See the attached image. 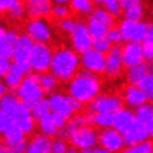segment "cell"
I'll use <instances>...</instances> for the list:
<instances>
[{
    "label": "cell",
    "instance_id": "cell-21",
    "mask_svg": "<svg viewBox=\"0 0 153 153\" xmlns=\"http://www.w3.org/2000/svg\"><path fill=\"white\" fill-rule=\"evenodd\" d=\"M25 153H52V140L51 136L40 132L35 135L27 143Z\"/></svg>",
    "mask_w": 153,
    "mask_h": 153
},
{
    "label": "cell",
    "instance_id": "cell-27",
    "mask_svg": "<svg viewBox=\"0 0 153 153\" xmlns=\"http://www.w3.org/2000/svg\"><path fill=\"white\" fill-rule=\"evenodd\" d=\"M25 75H27L22 69L18 66L17 64H12L8 69V71L4 75V82L8 86V88H17L22 82V79L25 78Z\"/></svg>",
    "mask_w": 153,
    "mask_h": 153
},
{
    "label": "cell",
    "instance_id": "cell-11",
    "mask_svg": "<svg viewBox=\"0 0 153 153\" xmlns=\"http://www.w3.org/2000/svg\"><path fill=\"white\" fill-rule=\"evenodd\" d=\"M26 34L35 43H48L52 39V30L43 18H31L26 24Z\"/></svg>",
    "mask_w": 153,
    "mask_h": 153
},
{
    "label": "cell",
    "instance_id": "cell-15",
    "mask_svg": "<svg viewBox=\"0 0 153 153\" xmlns=\"http://www.w3.org/2000/svg\"><path fill=\"white\" fill-rule=\"evenodd\" d=\"M3 137H4V145L7 148L10 149H16L18 145L25 143V135L26 134L22 131V128L18 126V123L14 120V117H12L8 122V125L5 126L4 131L1 132Z\"/></svg>",
    "mask_w": 153,
    "mask_h": 153
},
{
    "label": "cell",
    "instance_id": "cell-4",
    "mask_svg": "<svg viewBox=\"0 0 153 153\" xmlns=\"http://www.w3.org/2000/svg\"><path fill=\"white\" fill-rule=\"evenodd\" d=\"M49 105L51 110L64 116L65 118H71L78 110L82 109V102H79L71 95H64L61 92L49 94Z\"/></svg>",
    "mask_w": 153,
    "mask_h": 153
},
{
    "label": "cell",
    "instance_id": "cell-29",
    "mask_svg": "<svg viewBox=\"0 0 153 153\" xmlns=\"http://www.w3.org/2000/svg\"><path fill=\"white\" fill-rule=\"evenodd\" d=\"M87 26H88V30H90V33H91V35H92L94 39H99V38L106 36V34H108L109 29H110L109 25H106L105 22L92 17L91 14L88 16V20H87Z\"/></svg>",
    "mask_w": 153,
    "mask_h": 153
},
{
    "label": "cell",
    "instance_id": "cell-8",
    "mask_svg": "<svg viewBox=\"0 0 153 153\" xmlns=\"http://www.w3.org/2000/svg\"><path fill=\"white\" fill-rule=\"evenodd\" d=\"M70 40H71V47L75 52L82 53L86 52L87 49L92 48L94 44V38L91 35L88 26L87 24L82 21L76 22L75 29L70 33Z\"/></svg>",
    "mask_w": 153,
    "mask_h": 153
},
{
    "label": "cell",
    "instance_id": "cell-40",
    "mask_svg": "<svg viewBox=\"0 0 153 153\" xmlns=\"http://www.w3.org/2000/svg\"><path fill=\"white\" fill-rule=\"evenodd\" d=\"M69 13H70V9L66 4H55L52 5V12L51 14L57 20H62V18L69 17Z\"/></svg>",
    "mask_w": 153,
    "mask_h": 153
},
{
    "label": "cell",
    "instance_id": "cell-46",
    "mask_svg": "<svg viewBox=\"0 0 153 153\" xmlns=\"http://www.w3.org/2000/svg\"><path fill=\"white\" fill-rule=\"evenodd\" d=\"M14 1H16V0H0V13L8 12Z\"/></svg>",
    "mask_w": 153,
    "mask_h": 153
},
{
    "label": "cell",
    "instance_id": "cell-17",
    "mask_svg": "<svg viewBox=\"0 0 153 153\" xmlns=\"http://www.w3.org/2000/svg\"><path fill=\"white\" fill-rule=\"evenodd\" d=\"M122 59H123L125 66L127 68L143 62L145 60L143 43H139V42H126V44L122 47Z\"/></svg>",
    "mask_w": 153,
    "mask_h": 153
},
{
    "label": "cell",
    "instance_id": "cell-58",
    "mask_svg": "<svg viewBox=\"0 0 153 153\" xmlns=\"http://www.w3.org/2000/svg\"><path fill=\"white\" fill-rule=\"evenodd\" d=\"M92 1L95 3V4H102V1H104V0H92Z\"/></svg>",
    "mask_w": 153,
    "mask_h": 153
},
{
    "label": "cell",
    "instance_id": "cell-31",
    "mask_svg": "<svg viewBox=\"0 0 153 153\" xmlns=\"http://www.w3.org/2000/svg\"><path fill=\"white\" fill-rule=\"evenodd\" d=\"M30 110H31L33 116L35 120H40L42 117H44L45 114L51 112V105H49L48 99L42 97L39 100L34 101L33 104H30Z\"/></svg>",
    "mask_w": 153,
    "mask_h": 153
},
{
    "label": "cell",
    "instance_id": "cell-10",
    "mask_svg": "<svg viewBox=\"0 0 153 153\" xmlns=\"http://www.w3.org/2000/svg\"><path fill=\"white\" fill-rule=\"evenodd\" d=\"M99 144L101 147L109 149L110 152L117 153L123 151L126 141L123 135L118 130H116L114 127H106L102 128L99 134Z\"/></svg>",
    "mask_w": 153,
    "mask_h": 153
},
{
    "label": "cell",
    "instance_id": "cell-7",
    "mask_svg": "<svg viewBox=\"0 0 153 153\" xmlns=\"http://www.w3.org/2000/svg\"><path fill=\"white\" fill-rule=\"evenodd\" d=\"M70 144L76 149L94 148L99 143V134L92 127L87 125L79 126L69 134L68 136Z\"/></svg>",
    "mask_w": 153,
    "mask_h": 153
},
{
    "label": "cell",
    "instance_id": "cell-13",
    "mask_svg": "<svg viewBox=\"0 0 153 153\" xmlns=\"http://www.w3.org/2000/svg\"><path fill=\"white\" fill-rule=\"evenodd\" d=\"M66 120L68 118H65L64 116L51 110L48 114H45L44 117L38 120V122H39L40 131L43 134L48 136H55V135L57 136L60 130L66 126Z\"/></svg>",
    "mask_w": 153,
    "mask_h": 153
},
{
    "label": "cell",
    "instance_id": "cell-16",
    "mask_svg": "<svg viewBox=\"0 0 153 153\" xmlns=\"http://www.w3.org/2000/svg\"><path fill=\"white\" fill-rule=\"evenodd\" d=\"M123 59H122V48L118 45L110 48V51L106 53V61H105V74L110 78H116L122 74L123 70Z\"/></svg>",
    "mask_w": 153,
    "mask_h": 153
},
{
    "label": "cell",
    "instance_id": "cell-36",
    "mask_svg": "<svg viewBox=\"0 0 153 153\" xmlns=\"http://www.w3.org/2000/svg\"><path fill=\"white\" fill-rule=\"evenodd\" d=\"M8 14L14 20H20L24 17V14H26V3L24 0H16L13 3V5L9 8Z\"/></svg>",
    "mask_w": 153,
    "mask_h": 153
},
{
    "label": "cell",
    "instance_id": "cell-38",
    "mask_svg": "<svg viewBox=\"0 0 153 153\" xmlns=\"http://www.w3.org/2000/svg\"><path fill=\"white\" fill-rule=\"evenodd\" d=\"M139 86L148 94L149 101L153 104V73L152 71H149L148 74L145 75V78L139 83Z\"/></svg>",
    "mask_w": 153,
    "mask_h": 153
},
{
    "label": "cell",
    "instance_id": "cell-48",
    "mask_svg": "<svg viewBox=\"0 0 153 153\" xmlns=\"http://www.w3.org/2000/svg\"><path fill=\"white\" fill-rule=\"evenodd\" d=\"M145 42H153V24H148L147 34H145Z\"/></svg>",
    "mask_w": 153,
    "mask_h": 153
},
{
    "label": "cell",
    "instance_id": "cell-35",
    "mask_svg": "<svg viewBox=\"0 0 153 153\" xmlns=\"http://www.w3.org/2000/svg\"><path fill=\"white\" fill-rule=\"evenodd\" d=\"M123 16L127 20H134V21H141L144 16V7L141 3H137L131 8L123 10Z\"/></svg>",
    "mask_w": 153,
    "mask_h": 153
},
{
    "label": "cell",
    "instance_id": "cell-34",
    "mask_svg": "<svg viewBox=\"0 0 153 153\" xmlns=\"http://www.w3.org/2000/svg\"><path fill=\"white\" fill-rule=\"evenodd\" d=\"M122 153H153V144L151 141L145 140L139 144L128 145L127 148L122 151Z\"/></svg>",
    "mask_w": 153,
    "mask_h": 153
},
{
    "label": "cell",
    "instance_id": "cell-30",
    "mask_svg": "<svg viewBox=\"0 0 153 153\" xmlns=\"http://www.w3.org/2000/svg\"><path fill=\"white\" fill-rule=\"evenodd\" d=\"M113 116L114 113H104V112H99V113H94L92 114L88 113V122L92 123L97 127L101 128H106V127H112L113 126Z\"/></svg>",
    "mask_w": 153,
    "mask_h": 153
},
{
    "label": "cell",
    "instance_id": "cell-12",
    "mask_svg": "<svg viewBox=\"0 0 153 153\" xmlns=\"http://www.w3.org/2000/svg\"><path fill=\"white\" fill-rule=\"evenodd\" d=\"M105 61L106 56L104 52H100L94 47L87 49L81 56V64L86 70H90L95 74H100L105 71Z\"/></svg>",
    "mask_w": 153,
    "mask_h": 153
},
{
    "label": "cell",
    "instance_id": "cell-59",
    "mask_svg": "<svg viewBox=\"0 0 153 153\" xmlns=\"http://www.w3.org/2000/svg\"><path fill=\"white\" fill-rule=\"evenodd\" d=\"M1 113H3V112H1V109H0V116H1Z\"/></svg>",
    "mask_w": 153,
    "mask_h": 153
},
{
    "label": "cell",
    "instance_id": "cell-33",
    "mask_svg": "<svg viewBox=\"0 0 153 153\" xmlns=\"http://www.w3.org/2000/svg\"><path fill=\"white\" fill-rule=\"evenodd\" d=\"M40 85L43 87L44 92L53 94V91L56 90L57 85H59V79H57L52 73H49V74H42L40 75Z\"/></svg>",
    "mask_w": 153,
    "mask_h": 153
},
{
    "label": "cell",
    "instance_id": "cell-53",
    "mask_svg": "<svg viewBox=\"0 0 153 153\" xmlns=\"http://www.w3.org/2000/svg\"><path fill=\"white\" fill-rule=\"evenodd\" d=\"M25 3H40V1H48V0H24Z\"/></svg>",
    "mask_w": 153,
    "mask_h": 153
},
{
    "label": "cell",
    "instance_id": "cell-1",
    "mask_svg": "<svg viewBox=\"0 0 153 153\" xmlns=\"http://www.w3.org/2000/svg\"><path fill=\"white\" fill-rule=\"evenodd\" d=\"M69 95L79 102H91L100 92V81L97 75L90 70H82L73 76L69 82Z\"/></svg>",
    "mask_w": 153,
    "mask_h": 153
},
{
    "label": "cell",
    "instance_id": "cell-42",
    "mask_svg": "<svg viewBox=\"0 0 153 153\" xmlns=\"http://www.w3.org/2000/svg\"><path fill=\"white\" fill-rule=\"evenodd\" d=\"M76 22H78V21L73 20V18H70V17L62 18V20H60V29L62 30L64 33H68V34H70V33L73 31V30L75 29V26H76Z\"/></svg>",
    "mask_w": 153,
    "mask_h": 153
},
{
    "label": "cell",
    "instance_id": "cell-3",
    "mask_svg": "<svg viewBox=\"0 0 153 153\" xmlns=\"http://www.w3.org/2000/svg\"><path fill=\"white\" fill-rule=\"evenodd\" d=\"M16 95L26 104H33L34 101L42 99L44 95V90L40 85V75L27 74L16 88Z\"/></svg>",
    "mask_w": 153,
    "mask_h": 153
},
{
    "label": "cell",
    "instance_id": "cell-50",
    "mask_svg": "<svg viewBox=\"0 0 153 153\" xmlns=\"http://www.w3.org/2000/svg\"><path fill=\"white\" fill-rule=\"evenodd\" d=\"M7 90H8V86L5 85V82L0 81V97H1L4 94H7Z\"/></svg>",
    "mask_w": 153,
    "mask_h": 153
},
{
    "label": "cell",
    "instance_id": "cell-14",
    "mask_svg": "<svg viewBox=\"0 0 153 153\" xmlns=\"http://www.w3.org/2000/svg\"><path fill=\"white\" fill-rule=\"evenodd\" d=\"M122 108V100L116 95H97L90 102V109L94 113H116Z\"/></svg>",
    "mask_w": 153,
    "mask_h": 153
},
{
    "label": "cell",
    "instance_id": "cell-2",
    "mask_svg": "<svg viewBox=\"0 0 153 153\" xmlns=\"http://www.w3.org/2000/svg\"><path fill=\"white\" fill-rule=\"evenodd\" d=\"M81 65V57L78 52L70 48H61L53 53L49 70L59 81H70Z\"/></svg>",
    "mask_w": 153,
    "mask_h": 153
},
{
    "label": "cell",
    "instance_id": "cell-23",
    "mask_svg": "<svg viewBox=\"0 0 153 153\" xmlns=\"http://www.w3.org/2000/svg\"><path fill=\"white\" fill-rule=\"evenodd\" d=\"M149 135H151V134H149L148 130L145 128L140 122L136 121L135 125L123 134V137H125L126 145H134V144H139L141 141L148 140Z\"/></svg>",
    "mask_w": 153,
    "mask_h": 153
},
{
    "label": "cell",
    "instance_id": "cell-44",
    "mask_svg": "<svg viewBox=\"0 0 153 153\" xmlns=\"http://www.w3.org/2000/svg\"><path fill=\"white\" fill-rule=\"evenodd\" d=\"M143 51L145 60L152 61L153 60V42H143Z\"/></svg>",
    "mask_w": 153,
    "mask_h": 153
},
{
    "label": "cell",
    "instance_id": "cell-60",
    "mask_svg": "<svg viewBox=\"0 0 153 153\" xmlns=\"http://www.w3.org/2000/svg\"><path fill=\"white\" fill-rule=\"evenodd\" d=\"M152 137H153V134H152Z\"/></svg>",
    "mask_w": 153,
    "mask_h": 153
},
{
    "label": "cell",
    "instance_id": "cell-39",
    "mask_svg": "<svg viewBox=\"0 0 153 153\" xmlns=\"http://www.w3.org/2000/svg\"><path fill=\"white\" fill-rule=\"evenodd\" d=\"M106 38L112 42V44H116V45H118V44H121V43H123L125 42V38H123V35H122V31H121L120 26H118V27H116V26L110 27L108 34H106Z\"/></svg>",
    "mask_w": 153,
    "mask_h": 153
},
{
    "label": "cell",
    "instance_id": "cell-37",
    "mask_svg": "<svg viewBox=\"0 0 153 153\" xmlns=\"http://www.w3.org/2000/svg\"><path fill=\"white\" fill-rule=\"evenodd\" d=\"M102 5H104V8L114 17L120 16V14L123 12L122 5H121V0H104Z\"/></svg>",
    "mask_w": 153,
    "mask_h": 153
},
{
    "label": "cell",
    "instance_id": "cell-47",
    "mask_svg": "<svg viewBox=\"0 0 153 153\" xmlns=\"http://www.w3.org/2000/svg\"><path fill=\"white\" fill-rule=\"evenodd\" d=\"M137 3H141V0H121V5H122V9L126 10L128 8H131Z\"/></svg>",
    "mask_w": 153,
    "mask_h": 153
},
{
    "label": "cell",
    "instance_id": "cell-52",
    "mask_svg": "<svg viewBox=\"0 0 153 153\" xmlns=\"http://www.w3.org/2000/svg\"><path fill=\"white\" fill-rule=\"evenodd\" d=\"M79 153H92V148H83V149H79Z\"/></svg>",
    "mask_w": 153,
    "mask_h": 153
},
{
    "label": "cell",
    "instance_id": "cell-56",
    "mask_svg": "<svg viewBox=\"0 0 153 153\" xmlns=\"http://www.w3.org/2000/svg\"><path fill=\"white\" fill-rule=\"evenodd\" d=\"M65 153H79V152H76V149H68Z\"/></svg>",
    "mask_w": 153,
    "mask_h": 153
},
{
    "label": "cell",
    "instance_id": "cell-45",
    "mask_svg": "<svg viewBox=\"0 0 153 153\" xmlns=\"http://www.w3.org/2000/svg\"><path fill=\"white\" fill-rule=\"evenodd\" d=\"M10 60H7V59H0V78L5 75V73L8 71V69L10 66Z\"/></svg>",
    "mask_w": 153,
    "mask_h": 153
},
{
    "label": "cell",
    "instance_id": "cell-26",
    "mask_svg": "<svg viewBox=\"0 0 153 153\" xmlns=\"http://www.w3.org/2000/svg\"><path fill=\"white\" fill-rule=\"evenodd\" d=\"M21 100L16 94H4L0 97V109L3 113L9 114V116H14L21 105Z\"/></svg>",
    "mask_w": 153,
    "mask_h": 153
},
{
    "label": "cell",
    "instance_id": "cell-9",
    "mask_svg": "<svg viewBox=\"0 0 153 153\" xmlns=\"http://www.w3.org/2000/svg\"><path fill=\"white\" fill-rule=\"evenodd\" d=\"M148 24L143 21H134L125 18L121 21L120 29L122 31V35L125 38V42H139L143 43L145 39V34H147Z\"/></svg>",
    "mask_w": 153,
    "mask_h": 153
},
{
    "label": "cell",
    "instance_id": "cell-28",
    "mask_svg": "<svg viewBox=\"0 0 153 153\" xmlns=\"http://www.w3.org/2000/svg\"><path fill=\"white\" fill-rule=\"evenodd\" d=\"M149 73V66L144 62H140V64H136V65H132L127 69V74H126V78L130 85H139V83L143 81Z\"/></svg>",
    "mask_w": 153,
    "mask_h": 153
},
{
    "label": "cell",
    "instance_id": "cell-22",
    "mask_svg": "<svg viewBox=\"0 0 153 153\" xmlns=\"http://www.w3.org/2000/svg\"><path fill=\"white\" fill-rule=\"evenodd\" d=\"M18 39V34L13 30H5L0 38V59H13V49Z\"/></svg>",
    "mask_w": 153,
    "mask_h": 153
},
{
    "label": "cell",
    "instance_id": "cell-55",
    "mask_svg": "<svg viewBox=\"0 0 153 153\" xmlns=\"http://www.w3.org/2000/svg\"><path fill=\"white\" fill-rule=\"evenodd\" d=\"M4 153H17V152H16V151H13V149H10V148H7Z\"/></svg>",
    "mask_w": 153,
    "mask_h": 153
},
{
    "label": "cell",
    "instance_id": "cell-20",
    "mask_svg": "<svg viewBox=\"0 0 153 153\" xmlns=\"http://www.w3.org/2000/svg\"><path fill=\"white\" fill-rule=\"evenodd\" d=\"M13 117L26 135H29V134H31L34 131V127H35L34 120L35 118H34L31 110H30V104H26V102L22 101L20 108H18V110Z\"/></svg>",
    "mask_w": 153,
    "mask_h": 153
},
{
    "label": "cell",
    "instance_id": "cell-25",
    "mask_svg": "<svg viewBox=\"0 0 153 153\" xmlns=\"http://www.w3.org/2000/svg\"><path fill=\"white\" fill-rule=\"evenodd\" d=\"M136 120L137 122H140L145 128L149 131V134H153V104H148L145 102L144 105L136 108Z\"/></svg>",
    "mask_w": 153,
    "mask_h": 153
},
{
    "label": "cell",
    "instance_id": "cell-6",
    "mask_svg": "<svg viewBox=\"0 0 153 153\" xmlns=\"http://www.w3.org/2000/svg\"><path fill=\"white\" fill-rule=\"evenodd\" d=\"M53 52L47 43H34L31 56H30V65L35 73H45L49 70L52 62Z\"/></svg>",
    "mask_w": 153,
    "mask_h": 153
},
{
    "label": "cell",
    "instance_id": "cell-51",
    "mask_svg": "<svg viewBox=\"0 0 153 153\" xmlns=\"http://www.w3.org/2000/svg\"><path fill=\"white\" fill-rule=\"evenodd\" d=\"M55 4H69L70 0H52Z\"/></svg>",
    "mask_w": 153,
    "mask_h": 153
},
{
    "label": "cell",
    "instance_id": "cell-41",
    "mask_svg": "<svg viewBox=\"0 0 153 153\" xmlns=\"http://www.w3.org/2000/svg\"><path fill=\"white\" fill-rule=\"evenodd\" d=\"M92 47L95 49L100 52H104V53H108L112 48V42H110L108 38L104 36V38H99V39H94V44Z\"/></svg>",
    "mask_w": 153,
    "mask_h": 153
},
{
    "label": "cell",
    "instance_id": "cell-54",
    "mask_svg": "<svg viewBox=\"0 0 153 153\" xmlns=\"http://www.w3.org/2000/svg\"><path fill=\"white\" fill-rule=\"evenodd\" d=\"M4 33H5V30H4V27H3V25L0 24V38L3 36V34H4Z\"/></svg>",
    "mask_w": 153,
    "mask_h": 153
},
{
    "label": "cell",
    "instance_id": "cell-19",
    "mask_svg": "<svg viewBox=\"0 0 153 153\" xmlns=\"http://www.w3.org/2000/svg\"><path fill=\"white\" fill-rule=\"evenodd\" d=\"M136 114L130 109H125V108H121L120 110H117L113 116V126L116 130H118L122 135L130 130L135 125L136 122Z\"/></svg>",
    "mask_w": 153,
    "mask_h": 153
},
{
    "label": "cell",
    "instance_id": "cell-24",
    "mask_svg": "<svg viewBox=\"0 0 153 153\" xmlns=\"http://www.w3.org/2000/svg\"><path fill=\"white\" fill-rule=\"evenodd\" d=\"M52 12V4L48 1L26 3V14L30 18H44Z\"/></svg>",
    "mask_w": 153,
    "mask_h": 153
},
{
    "label": "cell",
    "instance_id": "cell-43",
    "mask_svg": "<svg viewBox=\"0 0 153 153\" xmlns=\"http://www.w3.org/2000/svg\"><path fill=\"white\" fill-rule=\"evenodd\" d=\"M68 151V144L64 137H59V139L52 141V153H65Z\"/></svg>",
    "mask_w": 153,
    "mask_h": 153
},
{
    "label": "cell",
    "instance_id": "cell-5",
    "mask_svg": "<svg viewBox=\"0 0 153 153\" xmlns=\"http://www.w3.org/2000/svg\"><path fill=\"white\" fill-rule=\"evenodd\" d=\"M34 42L27 34H20L13 49V62L17 64L26 74L33 70L30 65V56L34 47Z\"/></svg>",
    "mask_w": 153,
    "mask_h": 153
},
{
    "label": "cell",
    "instance_id": "cell-18",
    "mask_svg": "<svg viewBox=\"0 0 153 153\" xmlns=\"http://www.w3.org/2000/svg\"><path fill=\"white\" fill-rule=\"evenodd\" d=\"M123 100L127 106L136 109L139 106L144 105L149 99L148 94L139 85H130L123 92Z\"/></svg>",
    "mask_w": 153,
    "mask_h": 153
},
{
    "label": "cell",
    "instance_id": "cell-32",
    "mask_svg": "<svg viewBox=\"0 0 153 153\" xmlns=\"http://www.w3.org/2000/svg\"><path fill=\"white\" fill-rule=\"evenodd\" d=\"M70 8L74 10L75 13L82 14V16H90L92 13L94 4L92 0H70Z\"/></svg>",
    "mask_w": 153,
    "mask_h": 153
},
{
    "label": "cell",
    "instance_id": "cell-49",
    "mask_svg": "<svg viewBox=\"0 0 153 153\" xmlns=\"http://www.w3.org/2000/svg\"><path fill=\"white\" fill-rule=\"evenodd\" d=\"M92 153H113V152H110L109 149H106L104 147H94L92 148Z\"/></svg>",
    "mask_w": 153,
    "mask_h": 153
},
{
    "label": "cell",
    "instance_id": "cell-57",
    "mask_svg": "<svg viewBox=\"0 0 153 153\" xmlns=\"http://www.w3.org/2000/svg\"><path fill=\"white\" fill-rule=\"evenodd\" d=\"M5 152V148H4V145H3L1 143H0V153H4Z\"/></svg>",
    "mask_w": 153,
    "mask_h": 153
}]
</instances>
